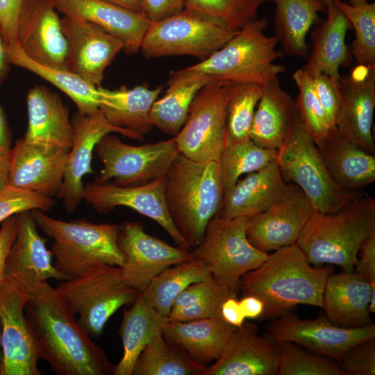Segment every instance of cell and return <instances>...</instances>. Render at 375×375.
Wrapping results in <instances>:
<instances>
[{
	"label": "cell",
	"instance_id": "6da1fadb",
	"mask_svg": "<svg viewBox=\"0 0 375 375\" xmlns=\"http://www.w3.org/2000/svg\"><path fill=\"white\" fill-rule=\"evenodd\" d=\"M26 291L24 312L40 358L58 375H109L114 366L75 320L56 288L47 281L12 278Z\"/></svg>",
	"mask_w": 375,
	"mask_h": 375
},
{
	"label": "cell",
	"instance_id": "7a4b0ae2",
	"mask_svg": "<svg viewBox=\"0 0 375 375\" xmlns=\"http://www.w3.org/2000/svg\"><path fill=\"white\" fill-rule=\"evenodd\" d=\"M332 267H312L297 243L268 255L258 267L240 278L242 296L253 295L264 303L260 319H275L297 305L324 308V291Z\"/></svg>",
	"mask_w": 375,
	"mask_h": 375
},
{
	"label": "cell",
	"instance_id": "3957f363",
	"mask_svg": "<svg viewBox=\"0 0 375 375\" xmlns=\"http://www.w3.org/2000/svg\"><path fill=\"white\" fill-rule=\"evenodd\" d=\"M374 233L375 201L358 193L335 212L314 211L296 243L310 264L353 272L361 245Z\"/></svg>",
	"mask_w": 375,
	"mask_h": 375
},
{
	"label": "cell",
	"instance_id": "277c9868",
	"mask_svg": "<svg viewBox=\"0 0 375 375\" xmlns=\"http://www.w3.org/2000/svg\"><path fill=\"white\" fill-rule=\"evenodd\" d=\"M224 195L218 162L196 161L178 154L167 175L165 201L174 226L191 250L217 215Z\"/></svg>",
	"mask_w": 375,
	"mask_h": 375
},
{
	"label": "cell",
	"instance_id": "5b68a950",
	"mask_svg": "<svg viewBox=\"0 0 375 375\" xmlns=\"http://www.w3.org/2000/svg\"><path fill=\"white\" fill-rule=\"evenodd\" d=\"M268 25L266 17L249 22L209 58L176 72L181 75L203 74L212 79L263 87L278 81V75L286 68L275 60L284 54L276 49L277 38L265 34Z\"/></svg>",
	"mask_w": 375,
	"mask_h": 375
},
{
	"label": "cell",
	"instance_id": "8992f818",
	"mask_svg": "<svg viewBox=\"0 0 375 375\" xmlns=\"http://www.w3.org/2000/svg\"><path fill=\"white\" fill-rule=\"evenodd\" d=\"M31 212L37 226L53 240L54 266L67 279L101 265H122L124 257L117 244L119 224H94L83 219L66 222L40 210Z\"/></svg>",
	"mask_w": 375,
	"mask_h": 375
},
{
	"label": "cell",
	"instance_id": "52a82bcc",
	"mask_svg": "<svg viewBox=\"0 0 375 375\" xmlns=\"http://www.w3.org/2000/svg\"><path fill=\"white\" fill-rule=\"evenodd\" d=\"M276 161L283 179L293 182L305 194L315 211L335 212L358 193L341 188L332 179L299 112L283 145L278 149Z\"/></svg>",
	"mask_w": 375,
	"mask_h": 375
},
{
	"label": "cell",
	"instance_id": "ba28073f",
	"mask_svg": "<svg viewBox=\"0 0 375 375\" xmlns=\"http://www.w3.org/2000/svg\"><path fill=\"white\" fill-rule=\"evenodd\" d=\"M78 323L90 335L99 338L110 317L132 303L138 290L124 280L118 266L101 265L86 274L63 280L56 288Z\"/></svg>",
	"mask_w": 375,
	"mask_h": 375
},
{
	"label": "cell",
	"instance_id": "9c48e42d",
	"mask_svg": "<svg viewBox=\"0 0 375 375\" xmlns=\"http://www.w3.org/2000/svg\"><path fill=\"white\" fill-rule=\"evenodd\" d=\"M248 218L224 219L216 215L207 224L199 244L192 249L193 256L207 265L214 279L236 294L241 277L260 265L269 255L248 240Z\"/></svg>",
	"mask_w": 375,
	"mask_h": 375
},
{
	"label": "cell",
	"instance_id": "30bf717a",
	"mask_svg": "<svg viewBox=\"0 0 375 375\" xmlns=\"http://www.w3.org/2000/svg\"><path fill=\"white\" fill-rule=\"evenodd\" d=\"M94 151L103 168L93 183L133 186L165 176L180 153L175 137L142 145H131L108 133L97 144Z\"/></svg>",
	"mask_w": 375,
	"mask_h": 375
},
{
	"label": "cell",
	"instance_id": "8fae6325",
	"mask_svg": "<svg viewBox=\"0 0 375 375\" xmlns=\"http://www.w3.org/2000/svg\"><path fill=\"white\" fill-rule=\"evenodd\" d=\"M233 82L212 79L201 88L174 136L180 153L196 161H219L226 144L227 108Z\"/></svg>",
	"mask_w": 375,
	"mask_h": 375
},
{
	"label": "cell",
	"instance_id": "7c38bea8",
	"mask_svg": "<svg viewBox=\"0 0 375 375\" xmlns=\"http://www.w3.org/2000/svg\"><path fill=\"white\" fill-rule=\"evenodd\" d=\"M236 33L183 9L151 22L140 51L147 58L185 55L202 61L221 49Z\"/></svg>",
	"mask_w": 375,
	"mask_h": 375
},
{
	"label": "cell",
	"instance_id": "4fadbf2b",
	"mask_svg": "<svg viewBox=\"0 0 375 375\" xmlns=\"http://www.w3.org/2000/svg\"><path fill=\"white\" fill-rule=\"evenodd\" d=\"M27 294L14 279L0 283L1 375H40L38 347L24 312Z\"/></svg>",
	"mask_w": 375,
	"mask_h": 375
},
{
	"label": "cell",
	"instance_id": "5bb4252c",
	"mask_svg": "<svg viewBox=\"0 0 375 375\" xmlns=\"http://www.w3.org/2000/svg\"><path fill=\"white\" fill-rule=\"evenodd\" d=\"M266 336L275 342L294 343L339 362L351 347L375 338V324L342 327L323 316L302 319L288 312L274 319L267 328Z\"/></svg>",
	"mask_w": 375,
	"mask_h": 375
},
{
	"label": "cell",
	"instance_id": "9a60e30c",
	"mask_svg": "<svg viewBox=\"0 0 375 375\" xmlns=\"http://www.w3.org/2000/svg\"><path fill=\"white\" fill-rule=\"evenodd\" d=\"M72 145L67 157L62 183L58 192L65 211L74 212L83 200V178L92 173V154L98 142L106 134L117 133L143 140L144 136L127 128L112 125L99 109L92 113L76 112L72 117Z\"/></svg>",
	"mask_w": 375,
	"mask_h": 375
},
{
	"label": "cell",
	"instance_id": "2e32d148",
	"mask_svg": "<svg viewBox=\"0 0 375 375\" xmlns=\"http://www.w3.org/2000/svg\"><path fill=\"white\" fill-rule=\"evenodd\" d=\"M117 244L124 257L120 267L123 277L141 292L167 267L194 257L188 248L172 246L148 234L137 222L126 221L120 225Z\"/></svg>",
	"mask_w": 375,
	"mask_h": 375
},
{
	"label": "cell",
	"instance_id": "e0dca14e",
	"mask_svg": "<svg viewBox=\"0 0 375 375\" xmlns=\"http://www.w3.org/2000/svg\"><path fill=\"white\" fill-rule=\"evenodd\" d=\"M53 0H23L17 38L19 49L41 65L68 69L67 43Z\"/></svg>",
	"mask_w": 375,
	"mask_h": 375
},
{
	"label": "cell",
	"instance_id": "ac0fdd59",
	"mask_svg": "<svg viewBox=\"0 0 375 375\" xmlns=\"http://www.w3.org/2000/svg\"><path fill=\"white\" fill-rule=\"evenodd\" d=\"M166 184L167 176L147 183L126 187L91 183L84 186L83 199L99 213H108L118 206L131 208L160 225L176 245L190 249L168 212Z\"/></svg>",
	"mask_w": 375,
	"mask_h": 375
},
{
	"label": "cell",
	"instance_id": "d6986e66",
	"mask_svg": "<svg viewBox=\"0 0 375 375\" xmlns=\"http://www.w3.org/2000/svg\"><path fill=\"white\" fill-rule=\"evenodd\" d=\"M340 110L336 129L346 139L374 154L375 66L357 65L338 82Z\"/></svg>",
	"mask_w": 375,
	"mask_h": 375
},
{
	"label": "cell",
	"instance_id": "ffe728a7",
	"mask_svg": "<svg viewBox=\"0 0 375 375\" xmlns=\"http://www.w3.org/2000/svg\"><path fill=\"white\" fill-rule=\"evenodd\" d=\"M62 28L67 43L68 69L96 87H100L106 67L123 42L90 22L65 15Z\"/></svg>",
	"mask_w": 375,
	"mask_h": 375
},
{
	"label": "cell",
	"instance_id": "44dd1931",
	"mask_svg": "<svg viewBox=\"0 0 375 375\" xmlns=\"http://www.w3.org/2000/svg\"><path fill=\"white\" fill-rule=\"evenodd\" d=\"M314 211L308 197L294 185L280 202L247 219V239L265 253L295 244Z\"/></svg>",
	"mask_w": 375,
	"mask_h": 375
},
{
	"label": "cell",
	"instance_id": "7402d4cb",
	"mask_svg": "<svg viewBox=\"0 0 375 375\" xmlns=\"http://www.w3.org/2000/svg\"><path fill=\"white\" fill-rule=\"evenodd\" d=\"M68 152L18 140L10 149L8 187L55 196L62 183Z\"/></svg>",
	"mask_w": 375,
	"mask_h": 375
},
{
	"label": "cell",
	"instance_id": "603a6c76",
	"mask_svg": "<svg viewBox=\"0 0 375 375\" xmlns=\"http://www.w3.org/2000/svg\"><path fill=\"white\" fill-rule=\"evenodd\" d=\"M278 362V344L260 335L256 324L244 322L206 375H276Z\"/></svg>",
	"mask_w": 375,
	"mask_h": 375
},
{
	"label": "cell",
	"instance_id": "cb8c5ba5",
	"mask_svg": "<svg viewBox=\"0 0 375 375\" xmlns=\"http://www.w3.org/2000/svg\"><path fill=\"white\" fill-rule=\"evenodd\" d=\"M57 10L66 16L93 23L124 44V51L135 54L151 22L137 13L105 0H53Z\"/></svg>",
	"mask_w": 375,
	"mask_h": 375
},
{
	"label": "cell",
	"instance_id": "d4e9b609",
	"mask_svg": "<svg viewBox=\"0 0 375 375\" xmlns=\"http://www.w3.org/2000/svg\"><path fill=\"white\" fill-rule=\"evenodd\" d=\"M294 185L285 182L276 159L265 168L238 180L224 194L217 215L224 219L249 217L280 202Z\"/></svg>",
	"mask_w": 375,
	"mask_h": 375
},
{
	"label": "cell",
	"instance_id": "484cf974",
	"mask_svg": "<svg viewBox=\"0 0 375 375\" xmlns=\"http://www.w3.org/2000/svg\"><path fill=\"white\" fill-rule=\"evenodd\" d=\"M28 128L24 139L30 143L69 151L73 128L69 108L60 96L44 85H35L26 97Z\"/></svg>",
	"mask_w": 375,
	"mask_h": 375
},
{
	"label": "cell",
	"instance_id": "4316f807",
	"mask_svg": "<svg viewBox=\"0 0 375 375\" xmlns=\"http://www.w3.org/2000/svg\"><path fill=\"white\" fill-rule=\"evenodd\" d=\"M16 216L17 234L8 254L3 276L38 281L67 279L52 264L51 252L39 235L31 211H24Z\"/></svg>",
	"mask_w": 375,
	"mask_h": 375
},
{
	"label": "cell",
	"instance_id": "83f0119b",
	"mask_svg": "<svg viewBox=\"0 0 375 375\" xmlns=\"http://www.w3.org/2000/svg\"><path fill=\"white\" fill-rule=\"evenodd\" d=\"M235 328L222 317L168 322L162 336L192 361L207 366L219 358Z\"/></svg>",
	"mask_w": 375,
	"mask_h": 375
},
{
	"label": "cell",
	"instance_id": "f1b7e54d",
	"mask_svg": "<svg viewBox=\"0 0 375 375\" xmlns=\"http://www.w3.org/2000/svg\"><path fill=\"white\" fill-rule=\"evenodd\" d=\"M375 283H370L358 274L342 272L331 273L324 291L326 317L342 327L357 328L373 323L369 302Z\"/></svg>",
	"mask_w": 375,
	"mask_h": 375
},
{
	"label": "cell",
	"instance_id": "f546056e",
	"mask_svg": "<svg viewBox=\"0 0 375 375\" xmlns=\"http://www.w3.org/2000/svg\"><path fill=\"white\" fill-rule=\"evenodd\" d=\"M327 17L311 33L312 45L306 64L300 69L310 77L320 74L338 82L340 67L349 62L346 35L351 25L345 15L334 4L326 6Z\"/></svg>",
	"mask_w": 375,
	"mask_h": 375
},
{
	"label": "cell",
	"instance_id": "4dcf8cb0",
	"mask_svg": "<svg viewBox=\"0 0 375 375\" xmlns=\"http://www.w3.org/2000/svg\"><path fill=\"white\" fill-rule=\"evenodd\" d=\"M317 147L331 177L341 188L358 192L375 181L374 155L346 139L336 128Z\"/></svg>",
	"mask_w": 375,
	"mask_h": 375
},
{
	"label": "cell",
	"instance_id": "1f68e13d",
	"mask_svg": "<svg viewBox=\"0 0 375 375\" xmlns=\"http://www.w3.org/2000/svg\"><path fill=\"white\" fill-rule=\"evenodd\" d=\"M298 115L296 101L280 85L278 80L263 87L249 131L257 145L278 150L284 144Z\"/></svg>",
	"mask_w": 375,
	"mask_h": 375
},
{
	"label": "cell",
	"instance_id": "d6a6232c",
	"mask_svg": "<svg viewBox=\"0 0 375 375\" xmlns=\"http://www.w3.org/2000/svg\"><path fill=\"white\" fill-rule=\"evenodd\" d=\"M162 88L150 89L142 84L131 89L123 85L110 90L100 86L99 109L112 125L144 136L153 127L149 114Z\"/></svg>",
	"mask_w": 375,
	"mask_h": 375
},
{
	"label": "cell",
	"instance_id": "836d02e7",
	"mask_svg": "<svg viewBox=\"0 0 375 375\" xmlns=\"http://www.w3.org/2000/svg\"><path fill=\"white\" fill-rule=\"evenodd\" d=\"M130 308L123 312L119 334L123 344V356L114 366V375H132L134 365L145 347L158 333H162L169 322L147 303L138 291Z\"/></svg>",
	"mask_w": 375,
	"mask_h": 375
},
{
	"label": "cell",
	"instance_id": "e575fe53",
	"mask_svg": "<svg viewBox=\"0 0 375 375\" xmlns=\"http://www.w3.org/2000/svg\"><path fill=\"white\" fill-rule=\"evenodd\" d=\"M275 3V36L283 54L307 59L309 46L306 36L318 20V13L326 11L320 0H272Z\"/></svg>",
	"mask_w": 375,
	"mask_h": 375
},
{
	"label": "cell",
	"instance_id": "d590c367",
	"mask_svg": "<svg viewBox=\"0 0 375 375\" xmlns=\"http://www.w3.org/2000/svg\"><path fill=\"white\" fill-rule=\"evenodd\" d=\"M211 80L210 76L203 74L181 75L172 72L165 95L157 99L151 107L149 117L152 126L176 136L186 121L195 95Z\"/></svg>",
	"mask_w": 375,
	"mask_h": 375
},
{
	"label": "cell",
	"instance_id": "8d00e7d4",
	"mask_svg": "<svg viewBox=\"0 0 375 375\" xmlns=\"http://www.w3.org/2000/svg\"><path fill=\"white\" fill-rule=\"evenodd\" d=\"M7 51L10 65L34 73L62 91L76 104L77 112L87 114L99 110L98 87L69 69L45 66L32 60L19 46H7Z\"/></svg>",
	"mask_w": 375,
	"mask_h": 375
},
{
	"label": "cell",
	"instance_id": "74e56055",
	"mask_svg": "<svg viewBox=\"0 0 375 375\" xmlns=\"http://www.w3.org/2000/svg\"><path fill=\"white\" fill-rule=\"evenodd\" d=\"M210 274L207 265L194 257L163 270L142 293L148 305L160 314L168 316L175 299L188 286Z\"/></svg>",
	"mask_w": 375,
	"mask_h": 375
},
{
	"label": "cell",
	"instance_id": "f35d334b",
	"mask_svg": "<svg viewBox=\"0 0 375 375\" xmlns=\"http://www.w3.org/2000/svg\"><path fill=\"white\" fill-rule=\"evenodd\" d=\"M236 294L218 283L212 274L188 286L175 299L169 322L221 317L224 301Z\"/></svg>",
	"mask_w": 375,
	"mask_h": 375
},
{
	"label": "cell",
	"instance_id": "ab89813d",
	"mask_svg": "<svg viewBox=\"0 0 375 375\" xmlns=\"http://www.w3.org/2000/svg\"><path fill=\"white\" fill-rule=\"evenodd\" d=\"M207 368L168 343L160 333L140 354L132 375H206Z\"/></svg>",
	"mask_w": 375,
	"mask_h": 375
},
{
	"label": "cell",
	"instance_id": "60d3db41",
	"mask_svg": "<svg viewBox=\"0 0 375 375\" xmlns=\"http://www.w3.org/2000/svg\"><path fill=\"white\" fill-rule=\"evenodd\" d=\"M278 150L261 147L250 138L226 143L219 159L224 194L244 174L257 172L276 159Z\"/></svg>",
	"mask_w": 375,
	"mask_h": 375
},
{
	"label": "cell",
	"instance_id": "b9f144b4",
	"mask_svg": "<svg viewBox=\"0 0 375 375\" xmlns=\"http://www.w3.org/2000/svg\"><path fill=\"white\" fill-rule=\"evenodd\" d=\"M269 0H185L184 10L238 32L257 19L259 8Z\"/></svg>",
	"mask_w": 375,
	"mask_h": 375
},
{
	"label": "cell",
	"instance_id": "7bdbcfd3",
	"mask_svg": "<svg viewBox=\"0 0 375 375\" xmlns=\"http://www.w3.org/2000/svg\"><path fill=\"white\" fill-rule=\"evenodd\" d=\"M262 92L263 86L257 84L233 83L227 108L226 143L249 138L250 128Z\"/></svg>",
	"mask_w": 375,
	"mask_h": 375
},
{
	"label": "cell",
	"instance_id": "ee69618b",
	"mask_svg": "<svg viewBox=\"0 0 375 375\" xmlns=\"http://www.w3.org/2000/svg\"><path fill=\"white\" fill-rule=\"evenodd\" d=\"M333 4L345 15L354 29L351 53L356 64L375 66V3L354 6L335 0Z\"/></svg>",
	"mask_w": 375,
	"mask_h": 375
},
{
	"label": "cell",
	"instance_id": "f6af8a7d",
	"mask_svg": "<svg viewBox=\"0 0 375 375\" xmlns=\"http://www.w3.org/2000/svg\"><path fill=\"white\" fill-rule=\"evenodd\" d=\"M299 94L296 101L300 119L317 146L335 130L330 125L326 114L315 91L312 78L300 69L292 75Z\"/></svg>",
	"mask_w": 375,
	"mask_h": 375
},
{
	"label": "cell",
	"instance_id": "bcb514c9",
	"mask_svg": "<svg viewBox=\"0 0 375 375\" xmlns=\"http://www.w3.org/2000/svg\"><path fill=\"white\" fill-rule=\"evenodd\" d=\"M276 343L278 375H345L338 362L331 358L308 352L292 342Z\"/></svg>",
	"mask_w": 375,
	"mask_h": 375
},
{
	"label": "cell",
	"instance_id": "7dc6e473",
	"mask_svg": "<svg viewBox=\"0 0 375 375\" xmlns=\"http://www.w3.org/2000/svg\"><path fill=\"white\" fill-rule=\"evenodd\" d=\"M56 201L34 192L8 187L0 194V224L8 217L24 211L40 210L47 212Z\"/></svg>",
	"mask_w": 375,
	"mask_h": 375
},
{
	"label": "cell",
	"instance_id": "c3c4849f",
	"mask_svg": "<svg viewBox=\"0 0 375 375\" xmlns=\"http://www.w3.org/2000/svg\"><path fill=\"white\" fill-rule=\"evenodd\" d=\"M345 375L375 374V338L351 347L338 362Z\"/></svg>",
	"mask_w": 375,
	"mask_h": 375
},
{
	"label": "cell",
	"instance_id": "681fc988",
	"mask_svg": "<svg viewBox=\"0 0 375 375\" xmlns=\"http://www.w3.org/2000/svg\"><path fill=\"white\" fill-rule=\"evenodd\" d=\"M338 82L324 74L312 77L315 91L333 129L336 128L340 110V94Z\"/></svg>",
	"mask_w": 375,
	"mask_h": 375
},
{
	"label": "cell",
	"instance_id": "f907efd6",
	"mask_svg": "<svg viewBox=\"0 0 375 375\" xmlns=\"http://www.w3.org/2000/svg\"><path fill=\"white\" fill-rule=\"evenodd\" d=\"M23 0H0V27L8 47L18 46L17 23Z\"/></svg>",
	"mask_w": 375,
	"mask_h": 375
},
{
	"label": "cell",
	"instance_id": "816d5d0a",
	"mask_svg": "<svg viewBox=\"0 0 375 375\" xmlns=\"http://www.w3.org/2000/svg\"><path fill=\"white\" fill-rule=\"evenodd\" d=\"M184 6L185 0H142L141 13L154 22L182 11Z\"/></svg>",
	"mask_w": 375,
	"mask_h": 375
},
{
	"label": "cell",
	"instance_id": "f5cc1de1",
	"mask_svg": "<svg viewBox=\"0 0 375 375\" xmlns=\"http://www.w3.org/2000/svg\"><path fill=\"white\" fill-rule=\"evenodd\" d=\"M353 272L370 283H375V233L361 245Z\"/></svg>",
	"mask_w": 375,
	"mask_h": 375
},
{
	"label": "cell",
	"instance_id": "db71d44e",
	"mask_svg": "<svg viewBox=\"0 0 375 375\" xmlns=\"http://www.w3.org/2000/svg\"><path fill=\"white\" fill-rule=\"evenodd\" d=\"M17 234V216L12 215L1 223L0 228V283L3 278L6 259Z\"/></svg>",
	"mask_w": 375,
	"mask_h": 375
},
{
	"label": "cell",
	"instance_id": "11a10c76",
	"mask_svg": "<svg viewBox=\"0 0 375 375\" xmlns=\"http://www.w3.org/2000/svg\"><path fill=\"white\" fill-rule=\"evenodd\" d=\"M221 317L229 324L240 328L245 322L239 301L236 297L226 299L221 308Z\"/></svg>",
	"mask_w": 375,
	"mask_h": 375
},
{
	"label": "cell",
	"instance_id": "9f6ffc18",
	"mask_svg": "<svg viewBox=\"0 0 375 375\" xmlns=\"http://www.w3.org/2000/svg\"><path fill=\"white\" fill-rule=\"evenodd\" d=\"M239 303L245 319H260L264 310V303L261 299L253 295H244Z\"/></svg>",
	"mask_w": 375,
	"mask_h": 375
},
{
	"label": "cell",
	"instance_id": "6f0895ef",
	"mask_svg": "<svg viewBox=\"0 0 375 375\" xmlns=\"http://www.w3.org/2000/svg\"><path fill=\"white\" fill-rule=\"evenodd\" d=\"M10 149H0V194L8 188L10 167Z\"/></svg>",
	"mask_w": 375,
	"mask_h": 375
},
{
	"label": "cell",
	"instance_id": "680465c9",
	"mask_svg": "<svg viewBox=\"0 0 375 375\" xmlns=\"http://www.w3.org/2000/svg\"><path fill=\"white\" fill-rule=\"evenodd\" d=\"M10 144V130L4 111L0 105V149L9 150Z\"/></svg>",
	"mask_w": 375,
	"mask_h": 375
},
{
	"label": "cell",
	"instance_id": "91938a15",
	"mask_svg": "<svg viewBox=\"0 0 375 375\" xmlns=\"http://www.w3.org/2000/svg\"><path fill=\"white\" fill-rule=\"evenodd\" d=\"M10 65L7 44L3 37L0 27V84L6 78L10 69Z\"/></svg>",
	"mask_w": 375,
	"mask_h": 375
},
{
	"label": "cell",
	"instance_id": "94428289",
	"mask_svg": "<svg viewBox=\"0 0 375 375\" xmlns=\"http://www.w3.org/2000/svg\"><path fill=\"white\" fill-rule=\"evenodd\" d=\"M137 13H141L142 0H105Z\"/></svg>",
	"mask_w": 375,
	"mask_h": 375
},
{
	"label": "cell",
	"instance_id": "6125c7cd",
	"mask_svg": "<svg viewBox=\"0 0 375 375\" xmlns=\"http://www.w3.org/2000/svg\"><path fill=\"white\" fill-rule=\"evenodd\" d=\"M320 1L323 3V4L326 8V6L333 4L335 0H320ZM349 4L354 5V6L363 4L367 2V0H349Z\"/></svg>",
	"mask_w": 375,
	"mask_h": 375
},
{
	"label": "cell",
	"instance_id": "be15d7a7",
	"mask_svg": "<svg viewBox=\"0 0 375 375\" xmlns=\"http://www.w3.org/2000/svg\"><path fill=\"white\" fill-rule=\"evenodd\" d=\"M1 321H0V339H1ZM2 365H3V356H2V351H1V341H0V375L2 372Z\"/></svg>",
	"mask_w": 375,
	"mask_h": 375
}]
</instances>
